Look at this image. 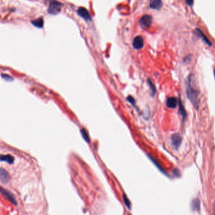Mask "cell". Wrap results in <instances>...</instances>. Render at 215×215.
Instances as JSON below:
<instances>
[{"instance_id": "obj_3", "label": "cell", "mask_w": 215, "mask_h": 215, "mask_svg": "<svg viewBox=\"0 0 215 215\" xmlns=\"http://www.w3.org/2000/svg\"><path fill=\"white\" fill-rule=\"evenodd\" d=\"M182 141V139L181 136L178 133L174 134L171 136L172 145V146L175 149H178L179 148V147L181 146Z\"/></svg>"}, {"instance_id": "obj_15", "label": "cell", "mask_w": 215, "mask_h": 215, "mask_svg": "<svg viewBox=\"0 0 215 215\" xmlns=\"http://www.w3.org/2000/svg\"><path fill=\"white\" fill-rule=\"evenodd\" d=\"M148 85H149V88H150V92H151V95L152 97H153L155 94H156V88H155V86L154 85V84L153 83V82L149 80V79H148Z\"/></svg>"}, {"instance_id": "obj_10", "label": "cell", "mask_w": 215, "mask_h": 215, "mask_svg": "<svg viewBox=\"0 0 215 215\" xmlns=\"http://www.w3.org/2000/svg\"><path fill=\"white\" fill-rule=\"evenodd\" d=\"M178 101L176 98L175 97H170L166 101V105L170 109H174L177 107L178 104Z\"/></svg>"}, {"instance_id": "obj_18", "label": "cell", "mask_w": 215, "mask_h": 215, "mask_svg": "<svg viewBox=\"0 0 215 215\" xmlns=\"http://www.w3.org/2000/svg\"><path fill=\"white\" fill-rule=\"evenodd\" d=\"M148 157L149 158V159H150V160H152V161L153 162V163H154V164L155 165H156V167H157L158 168H159V170H160V171L162 172V173H163L164 174H165L166 175H167V173L165 172V171H164V170H163V168H162V167H160V166L159 165V164H158V163H156V161L155 160V159H153V158H152V156H149V155H148Z\"/></svg>"}, {"instance_id": "obj_16", "label": "cell", "mask_w": 215, "mask_h": 215, "mask_svg": "<svg viewBox=\"0 0 215 215\" xmlns=\"http://www.w3.org/2000/svg\"><path fill=\"white\" fill-rule=\"evenodd\" d=\"M196 33L197 34V35H199V36H200L201 37L203 38V40L206 43V44H207V45L211 46L210 42L208 40H207V39L206 37V36L203 34V33L201 32V30H199V29H197V28H196Z\"/></svg>"}, {"instance_id": "obj_8", "label": "cell", "mask_w": 215, "mask_h": 215, "mask_svg": "<svg viewBox=\"0 0 215 215\" xmlns=\"http://www.w3.org/2000/svg\"><path fill=\"white\" fill-rule=\"evenodd\" d=\"M149 7L152 9L159 10L162 7V0H150Z\"/></svg>"}, {"instance_id": "obj_6", "label": "cell", "mask_w": 215, "mask_h": 215, "mask_svg": "<svg viewBox=\"0 0 215 215\" xmlns=\"http://www.w3.org/2000/svg\"><path fill=\"white\" fill-rule=\"evenodd\" d=\"M143 46H144V40H143V37L140 35H138V36L136 37L134 39L133 42V46L135 49H141L143 48Z\"/></svg>"}, {"instance_id": "obj_14", "label": "cell", "mask_w": 215, "mask_h": 215, "mask_svg": "<svg viewBox=\"0 0 215 215\" xmlns=\"http://www.w3.org/2000/svg\"><path fill=\"white\" fill-rule=\"evenodd\" d=\"M32 24L37 28H42L44 25V20L42 18H39L36 20H34L32 21Z\"/></svg>"}, {"instance_id": "obj_11", "label": "cell", "mask_w": 215, "mask_h": 215, "mask_svg": "<svg viewBox=\"0 0 215 215\" xmlns=\"http://www.w3.org/2000/svg\"><path fill=\"white\" fill-rule=\"evenodd\" d=\"M178 102V106H179V110H178L179 113H180V114L182 116L183 120H185V119H186V117H187V113H186V111L184 109V107L182 105V102L181 101V98L179 99Z\"/></svg>"}, {"instance_id": "obj_9", "label": "cell", "mask_w": 215, "mask_h": 215, "mask_svg": "<svg viewBox=\"0 0 215 215\" xmlns=\"http://www.w3.org/2000/svg\"><path fill=\"white\" fill-rule=\"evenodd\" d=\"M10 177L8 172L3 168H2L1 172H0V179H1V182L3 184L8 183L10 181Z\"/></svg>"}, {"instance_id": "obj_4", "label": "cell", "mask_w": 215, "mask_h": 215, "mask_svg": "<svg viewBox=\"0 0 215 215\" xmlns=\"http://www.w3.org/2000/svg\"><path fill=\"white\" fill-rule=\"evenodd\" d=\"M152 23V17L149 15L143 16L140 20V25L143 28H148Z\"/></svg>"}, {"instance_id": "obj_20", "label": "cell", "mask_w": 215, "mask_h": 215, "mask_svg": "<svg viewBox=\"0 0 215 215\" xmlns=\"http://www.w3.org/2000/svg\"><path fill=\"white\" fill-rule=\"evenodd\" d=\"M126 99H127V101H128L129 102H130V104H131L133 105H135L136 102H135L134 98L133 97H131V96H128Z\"/></svg>"}, {"instance_id": "obj_12", "label": "cell", "mask_w": 215, "mask_h": 215, "mask_svg": "<svg viewBox=\"0 0 215 215\" xmlns=\"http://www.w3.org/2000/svg\"><path fill=\"white\" fill-rule=\"evenodd\" d=\"M191 207L193 211H199L200 210V201L198 199H193L191 203Z\"/></svg>"}, {"instance_id": "obj_22", "label": "cell", "mask_w": 215, "mask_h": 215, "mask_svg": "<svg viewBox=\"0 0 215 215\" xmlns=\"http://www.w3.org/2000/svg\"><path fill=\"white\" fill-rule=\"evenodd\" d=\"M185 2L186 3H187V4L191 6L193 5V4H194V0H185Z\"/></svg>"}, {"instance_id": "obj_5", "label": "cell", "mask_w": 215, "mask_h": 215, "mask_svg": "<svg viewBox=\"0 0 215 215\" xmlns=\"http://www.w3.org/2000/svg\"><path fill=\"white\" fill-rule=\"evenodd\" d=\"M1 192H2V195L6 198L8 199L9 201H10L12 204H13L14 205H17V203L16 201V199L14 197L13 195L11 194V193L9 191H8L7 190L3 189V188H1Z\"/></svg>"}, {"instance_id": "obj_1", "label": "cell", "mask_w": 215, "mask_h": 215, "mask_svg": "<svg viewBox=\"0 0 215 215\" xmlns=\"http://www.w3.org/2000/svg\"><path fill=\"white\" fill-rule=\"evenodd\" d=\"M185 90L187 97L191 102L197 110L199 107V90L196 85L194 76L189 75L185 80Z\"/></svg>"}, {"instance_id": "obj_2", "label": "cell", "mask_w": 215, "mask_h": 215, "mask_svg": "<svg viewBox=\"0 0 215 215\" xmlns=\"http://www.w3.org/2000/svg\"><path fill=\"white\" fill-rule=\"evenodd\" d=\"M61 10V4L55 0L50 2L48 8V12L51 15H56Z\"/></svg>"}, {"instance_id": "obj_13", "label": "cell", "mask_w": 215, "mask_h": 215, "mask_svg": "<svg viewBox=\"0 0 215 215\" xmlns=\"http://www.w3.org/2000/svg\"><path fill=\"white\" fill-rule=\"evenodd\" d=\"M1 161L2 162H6L9 164H12L14 162V158L10 155H2L1 156Z\"/></svg>"}, {"instance_id": "obj_17", "label": "cell", "mask_w": 215, "mask_h": 215, "mask_svg": "<svg viewBox=\"0 0 215 215\" xmlns=\"http://www.w3.org/2000/svg\"><path fill=\"white\" fill-rule=\"evenodd\" d=\"M80 132H81V134H82V136H83L84 140L85 141H87V143H90V138H89V136H88L87 132L86 131V130H85V129L83 128L82 130H81Z\"/></svg>"}, {"instance_id": "obj_23", "label": "cell", "mask_w": 215, "mask_h": 215, "mask_svg": "<svg viewBox=\"0 0 215 215\" xmlns=\"http://www.w3.org/2000/svg\"><path fill=\"white\" fill-rule=\"evenodd\" d=\"M191 57L190 56H187V57H186V58L184 59V61L185 62V63H186V62H189L190 61H191Z\"/></svg>"}, {"instance_id": "obj_7", "label": "cell", "mask_w": 215, "mask_h": 215, "mask_svg": "<svg viewBox=\"0 0 215 215\" xmlns=\"http://www.w3.org/2000/svg\"><path fill=\"white\" fill-rule=\"evenodd\" d=\"M78 14L85 20H91L90 14L87 10L84 8H80L78 10Z\"/></svg>"}, {"instance_id": "obj_24", "label": "cell", "mask_w": 215, "mask_h": 215, "mask_svg": "<svg viewBox=\"0 0 215 215\" xmlns=\"http://www.w3.org/2000/svg\"><path fill=\"white\" fill-rule=\"evenodd\" d=\"M214 76H215V69L214 70Z\"/></svg>"}, {"instance_id": "obj_21", "label": "cell", "mask_w": 215, "mask_h": 215, "mask_svg": "<svg viewBox=\"0 0 215 215\" xmlns=\"http://www.w3.org/2000/svg\"><path fill=\"white\" fill-rule=\"evenodd\" d=\"M2 78H4L5 80H6L7 81H11V80H13V78L11 76H8V75H2Z\"/></svg>"}, {"instance_id": "obj_19", "label": "cell", "mask_w": 215, "mask_h": 215, "mask_svg": "<svg viewBox=\"0 0 215 215\" xmlns=\"http://www.w3.org/2000/svg\"><path fill=\"white\" fill-rule=\"evenodd\" d=\"M123 199H124V203L126 204V206H127V208L129 210H130L131 209V203L125 194L123 195Z\"/></svg>"}]
</instances>
